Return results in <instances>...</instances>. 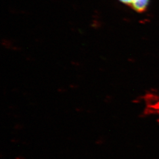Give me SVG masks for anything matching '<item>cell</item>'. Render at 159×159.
Here are the masks:
<instances>
[{
    "instance_id": "6da1fadb",
    "label": "cell",
    "mask_w": 159,
    "mask_h": 159,
    "mask_svg": "<svg viewBox=\"0 0 159 159\" xmlns=\"http://www.w3.org/2000/svg\"><path fill=\"white\" fill-rule=\"evenodd\" d=\"M119 1L139 13L146 11L150 3V0H119Z\"/></svg>"
}]
</instances>
